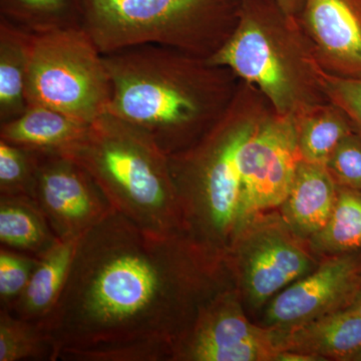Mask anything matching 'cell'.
<instances>
[{
  "instance_id": "cell-1",
  "label": "cell",
  "mask_w": 361,
  "mask_h": 361,
  "mask_svg": "<svg viewBox=\"0 0 361 361\" xmlns=\"http://www.w3.org/2000/svg\"><path fill=\"white\" fill-rule=\"evenodd\" d=\"M182 232L144 229L114 209L78 239L44 324L56 360L164 361L214 296L212 271Z\"/></svg>"
},
{
  "instance_id": "cell-2",
  "label": "cell",
  "mask_w": 361,
  "mask_h": 361,
  "mask_svg": "<svg viewBox=\"0 0 361 361\" xmlns=\"http://www.w3.org/2000/svg\"><path fill=\"white\" fill-rule=\"evenodd\" d=\"M59 154L87 171L128 219L149 231L182 232L169 156L140 128L106 113Z\"/></svg>"
},
{
  "instance_id": "cell-3",
  "label": "cell",
  "mask_w": 361,
  "mask_h": 361,
  "mask_svg": "<svg viewBox=\"0 0 361 361\" xmlns=\"http://www.w3.org/2000/svg\"><path fill=\"white\" fill-rule=\"evenodd\" d=\"M113 94L108 111L153 137L168 156L208 111L199 68L169 47L140 45L104 56Z\"/></svg>"
},
{
  "instance_id": "cell-4",
  "label": "cell",
  "mask_w": 361,
  "mask_h": 361,
  "mask_svg": "<svg viewBox=\"0 0 361 361\" xmlns=\"http://www.w3.org/2000/svg\"><path fill=\"white\" fill-rule=\"evenodd\" d=\"M113 87L103 54L84 28L39 26L30 33L26 104L90 125L108 111Z\"/></svg>"
},
{
  "instance_id": "cell-5",
  "label": "cell",
  "mask_w": 361,
  "mask_h": 361,
  "mask_svg": "<svg viewBox=\"0 0 361 361\" xmlns=\"http://www.w3.org/2000/svg\"><path fill=\"white\" fill-rule=\"evenodd\" d=\"M225 0H82L84 30L103 56L140 47H191Z\"/></svg>"
},
{
  "instance_id": "cell-6",
  "label": "cell",
  "mask_w": 361,
  "mask_h": 361,
  "mask_svg": "<svg viewBox=\"0 0 361 361\" xmlns=\"http://www.w3.org/2000/svg\"><path fill=\"white\" fill-rule=\"evenodd\" d=\"M32 198L59 239H78L114 210L89 173L56 152L33 151Z\"/></svg>"
},
{
  "instance_id": "cell-7",
  "label": "cell",
  "mask_w": 361,
  "mask_h": 361,
  "mask_svg": "<svg viewBox=\"0 0 361 361\" xmlns=\"http://www.w3.org/2000/svg\"><path fill=\"white\" fill-rule=\"evenodd\" d=\"M278 353L277 334L252 325L231 295L219 294L202 307L171 360H275Z\"/></svg>"
},
{
  "instance_id": "cell-8",
  "label": "cell",
  "mask_w": 361,
  "mask_h": 361,
  "mask_svg": "<svg viewBox=\"0 0 361 361\" xmlns=\"http://www.w3.org/2000/svg\"><path fill=\"white\" fill-rule=\"evenodd\" d=\"M299 135L289 120L273 121L255 129L242 146L239 221L247 214L282 205L302 161Z\"/></svg>"
},
{
  "instance_id": "cell-9",
  "label": "cell",
  "mask_w": 361,
  "mask_h": 361,
  "mask_svg": "<svg viewBox=\"0 0 361 361\" xmlns=\"http://www.w3.org/2000/svg\"><path fill=\"white\" fill-rule=\"evenodd\" d=\"M360 289L361 255L345 253L278 294L266 318L280 329L299 326L350 304Z\"/></svg>"
},
{
  "instance_id": "cell-10",
  "label": "cell",
  "mask_w": 361,
  "mask_h": 361,
  "mask_svg": "<svg viewBox=\"0 0 361 361\" xmlns=\"http://www.w3.org/2000/svg\"><path fill=\"white\" fill-rule=\"evenodd\" d=\"M210 65L231 68L240 77L257 85L277 110L291 102V85L274 47L252 16H244L231 39L207 59Z\"/></svg>"
},
{
  "instance_id": "cell-11",
  "label": "cell",
  "mask_w": 361,
  "mask_h": 361,
  "mask_svg": "<svg viewBox=\"0 0 361 361\" xmlns=\"http://www.w3.org/2000/svg\"><path fill=\"white\" fill-rule=\"evenodd\" d=\"M310 260L298 247L276 233L259 237L247 254V290L254 303H263L287 285L307 274Z\"/></svg>"
},
{
  "instance_id": "cell-12",
  "label": "cell",
  "mask_w": 361,
  "mask_h": 361,
  "mask_svg": "<svg viewBox=\"0 0 361 361\" xmlns=\"http://www.w3.org/2000/svg\"><path fill=\"white\" fill-rule=\"evenodd\" d=\"M278 343L280 351L350 360L361 349V316L346 306L287 329Z\"/></svg>"
},
{
  "instance_id": "cell-13",
  "label": "cell",
  "mask_w": 361,
  "mask_h": 361,
  "mask_svg": "<svg viewBox=\"0 0 361 361\" xmlns=\"http://www.w3.org/2000/svg\"><path fill=\"white\" fill-rule=\"evenodd\" d=\"M304 14L330 54L361 66V0H305Z\"/></svg>"
},
{
  "instance_id": "cell-14",
  "label": "cell",
  "mask_w": 361,
  "mask_h": 361,
  "mask_svg": "<svg viewBox=\"0 0 361 361\" xmlns=\"http://www.w3.org/2000/svg\"><path fill=\"white\" fill-rule=\"evenodd\" d=\"M78 239H59L56 245L37 257L39 261L25 291L6 310L33 322L47 319L65 287Z\"/></svg>"
},
{
  "instance_id": "cell-15",
  "label": "cell",
  "mask_w": 361,
  "mask_h": 361,
  "mask_svg": "<svg viewBox=\"0 0 361 361\" xmlns=\"http://www.w3.org/2000/svg\"><path fill=\"white\" fill-rule=\"evenodd\" d=\"M337 195L323 165L301 161L283 205L285 218L303 234H318L329 222Z\"/></svg>"
},
{
  "instance_id": "cell-16",
  "label": "cell",
  "mask_w": 361,
  "mask_h": 361,
  "mask_svg": "<svg viewBox=\"0 0 361 361\" xmlns=\"http://www.w3.org/2000/svg\"><path fill=\"white\" fill-rule=\"evenodd\" d=\"M89 125L58 111L28 104L18 118L1 123L0 140L30 151H63L85 134Z\"/></svg>"
},
{
  "instance_id": "cell-17",
  "label": "cell",
  "mask_w": 361,
  "mask_h": 361,
  "mask_svg": "<svg viewBox=\"0 0 361 361\" xmlns=\"http://www.w3.org/2000/svg\"><path fill=\"white\" fill-rule=\"evenodd\" d=\"M59 240L32 197L0 195L1 246L39 257Z\"/></svg>"
},
{
  "instance_id": "cell-18",
  "label": "cell",
  "mask_w": 361,
  "mask_h": 361,
  "mask_svg": "<svg viewBox=\"0 0 361 361\" xmlns=\"http://www.w3.org/2000/svg\"><path fill=\"white\" fill-rule=\"evenodd\" d=\"M30 33L2 21L0 25V120L8 122L25 111V78Z\"/></svg>"
},
{
  "instance_id": "cell-19",
  "label": "cell",
  "mask_w": 361,
  "mask_h": 361,
  "mask_svg": "<svg viewBox=\"0 0 361 361\" xmlns=\"http://www.w3.org/2000/svg\"><path fill=\"white\" fill-rule=\"evenodd\" d=\"M56 361V348L42 322L0 310V361Z\"/></svg>"
},
{
  "instance_id": "cell-20",
  "label": "cell",
  "mask_w": 361,
  "mask_h": 361,
  "mask_svg": "<svg viewBox=\"0 0 361 361\" xmlns=\"http://www.w3.org/2000/svg\"><path fill=\"white\" fill-rule=\"evenodd\" d=\"M318 245L336 253L361 251V194L344 190L337 195L329 222L316 234Z\"/></svg>"
},
{
  "instance_id": "cell-21",
  "label": "cell",
  "mask_w": 361,
  "mask_h": 361,
  "mask_svg": "<svg viewBox=\"0 0 361 361\" xmlns=\"http://www.w3.org/2000/svg\"><path fill=\"white\" fill-rule=\"evenodd\" d=\"M346 137L348 129L339 118L329 116L311 120L299 135L301 156L308 163L325 165Z\"/></svg>"
},
{
  "instance_id": "cell-22",
  "label": "cell",
  "mask_w": 361,
  "mask_h": 361,
  "mask_svg": "<svg viewBox=\"0 0 361 361\" xmlns=\"http://www.w3.org/2000/svg\"><path fill=\"white\" fill-rule=\"evenodd\" d=\"M35 154L0 140V195L32 197Z\"/></svg>"
},
{
  "instance_id": "cell-23",
  "label": "cell",
  "mask_w": 361,
  "mask_h": 361,
  "mask_svg": "<svg viewBox=\"0 0 361 361\" xmlns=\"http://www.w3.org/2000/svg\"><path fill=\"white\" fill-rule=\"evenodd\" d=\"M39 258L1 246L0 248V304L8 308L20 298L32 277Z\"/></svg>"
},
{
  "instance_id": "cell-24",
  "label": "cell",
  "mask_w": 361,
  "mask_h": 361,
  "mask_svg": "<svg viewBox=\"0 0 361 361\" xmlns=\"http://www.w3.org/2000/svg\"><path fill=\"white\" fill-rule=\"evenodd\" d=\"M342 184L361 192V142L348 137L327 161Z\"/></svg>"
},
{
  "instance_id": "cell-25",
  "label": "cell",
  "mask_w": 361,
  "mask_h": 361,
  "mask_svg": "<svg viewBox=\"0 0 361 361\" xmlns=\"http://www.w3.org/2000/svg\"><path fill=\"white\" fill-rule=\"evenodd\" d=\"M337 99L361 126V80L355 78H334L329 82Z\"/></svg>"
},
{
  "instance_id": "cell-26",
  "label": "cell",
  "mask_w": 361,
  "mask_h": 361,
  "mask_svg": "<svg viewBox=\"0 0 361 361\" xmlns=\"http://www.w3.org/2000/svg\"><path fill=\"white\" fill-rule=\"evenodd\" d=\"M21 9L37 18H54L65 9L66 0H16Z\"/></svg>"
},
{
  "instance_id": "cell-27",
  "label": "cell",
  "mask_w": 361,
  "mask_h": 361,
  "mask_svg": "<svg viewBox=\"0 0 361 361\" xmlns=\"http://www.w3.org/2000/svg\"><path fill=\"white\" fill-rule=\"evenodd\" d=\"M274 1L276 2L277 6L284 13L288 14L293 13L299 6L300 2L302 1L304 4L305 0H274Z\"/></svg>"
},
{
  "instance_id": "cell-28",
  "label": "cell",
  "mask_w": 361,
  "mask_h": 361,
  "mask_svg": "<svg viewBox=\"0 0 361 361\" xmlns=\"http://www.w3.org/2000/svg\"><path fill=\"white\" fill-rule=\"evenodd\" d=\"M348 306L361 316V289L356 293L355 298L353 299Z\"/></svg>"
},
{
  "instance_id": "cell-29",
  "label": "cell",
  "mask_w": 361,
  "mask_h": 361,
  "mask_svg": "<svg viewBox=\"0 0 361 361\" xmlns=\"http://www.w3.org/2000/svg\"><path fill=\"white\" fill-rule=\"evenodd\" d=\"M351 361H361V349L360 351L355 353V355L351 357Z\"/></svg>"
}]
</instances>
